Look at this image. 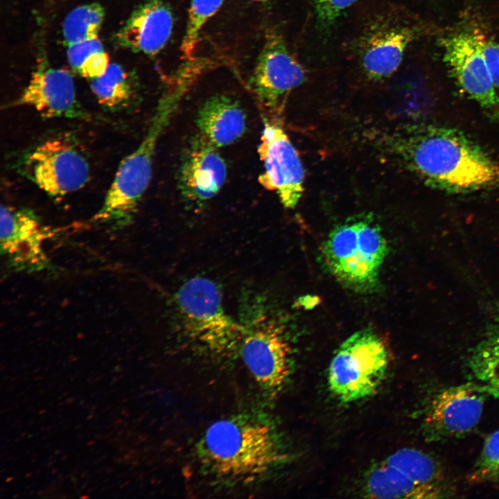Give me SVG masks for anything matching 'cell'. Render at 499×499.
<instances>
[{
	"label": "cell",
	"instance_id": "1",
	"mask_svg": "<svg viewBox=\"0 0 499 499\" xmlns=\"http://www.w3.org/2000/svg\"><path fill=\"white\" fill-rule=\"evenodd\" d=\"M390 145L428 185L453 193L499 189V164L458 130L414 125L394 134Z\"/></svg>",
	"mask_w": 499,
	"mask_h": 499
},
{
	"label": "cell",
	"instance_id": "2",
	"mask_svg": "<svg viewBox=\"0 0 499 499\" xmlns=\"http://www.w3.org/2000/svg\"><path fill=\"white\" fill-rule=\"evenodd\" d=\"M204 459L222 477L250 480L282 458L276 434L268 423L231 417L211 424L202 440Z\"/></svg>",
	"mask_w": 499,
	"mask_h": 499
},
{
	"label": "cell",
	"instance_id": "3",
	"mask_svg": "<svg viewBox=\"0 0 499 499\" xmlns=\"http://www.w3.org/2000/svg\"><path fill=\"white\" fill-rule=\"evenodd\" d=\"M191 83L189 79L177 76L165 89L142 141L119 164L95 220L122 225L132 219L150 182L159 138Z\"/></svg>",
	"mask_w": 499,
	"mask_h": 499
},
{
	"label": "cell",
	"instance_id": "4",
	"mask_svg": "<svg viewBox=\"0 0 499 499\" xmlns=\"http://www.w3.org/2000/svg\"><path fill=\"white\" fill-rule=\"evenodd\" d=\"M387 242L371 216L349 219L329 234L323 247L329 270L344 286L367 291L377 283Z\"/></svg>",
	"mask_w": 499,
	"mask_h": 499
},
{
	"label": "cell",
	"instance_id": "5",
	"mask_svg": "<svg viewBox=\"0 0 499 499\" xmlns=\"http://www.w3.org/2000/svg\"><path fill=\"white\" fill-rule=\"evenodd\" d=\"M366 493L373 498L431 499L450 493L444 472L430 455L401 448L369 471Z\"/></svg>",
	"mask_w": 499,
	"mask_h": 499
},
{
	"label": "cell",
	"instance_id": "6",
	"mask_svg": "<svg viewBox=\"0 0 499 499\" xmlns=\"http://www.w3.org/2000/svg\"><path fill=\"white\" fill-rule=\"evenodd\" d=\"M387 365V351L381 338L369 329L356 332L333 355L328 370L329 389L343 403L364 399L380 386Z\"/></svg>",
	"mask_w": 499,
	"mask_h": 499
},
{
	"label": "cell",
	"instance_id": "7",
	"mask_svg": "<svg viewBox=\"0 0 499 499\" xmlns=\"http://www.w3.org/2000/svg\"><path fill=\"white\" fill-rule=\"evenodd\" d=\"M178 309L189 335L213 351L229 349L243 329L226 313L218 285L204 277L186 281L177 295Z\"/></svg>",
	"mask_w": 499,
	"mask_h": 499
},
{
	"label": "cell",
	"instance_id": "8",
	"mask_svg": "<svg viewBox=\"0 0 499 499\" xmlns=\"http://www.w3.org/2000/svg\"><path fill=\"white\" fill-rule=\"evenodd\" d=\"M19 171L53 198L83 188L89 182L88 161L78 145L67 136L49 138L26 154Z\"/></svg>",
	"mask_w": 499,
	"mask_h": 499
},
{
	"label": "cell",
	"instance_id": "9",
	"mask_svg": "<svg viewBox=\"0 0 499 499\" xmlns=\"http://www.w3.org/2000/svg\"><path fill=\"white\" fill-rule=\"evenodd\" d=\"M417 29L394 10L374 15L354 40L353 52L360 71L370 81H382L401 66Z\"/></svg>",
	"mask_w": 499,
	"mask_h": 499
},
{
	"label": "cell",
	"instance_id": "10",
	"mask_svg": "<svg viewBox=\"0 0 499 499\" xmlns=\"http://www.w3.org/2000/svg\"><path fill=\"white\" fill-rule=\"evenodd\" d=\"M306 79V69L282 35L268 31L249 82L261 107L272 116H281L288 95Z\"/></svg>",
	"mask_w": 499,
	"mask_h": 499
},
{
	"label": "cell",
	"instance_id": "11",
	"mask_svg": "<svg viewBox=\"0 0 499 499\" xmlns=\"http://www.w3.org/2000/svg\"><path fill=\"white\" fill-rule=\"evenodd\" d=\"M263 171L259 182L274 191L286 208H294L304 192V170L299 154L277 121L264 118L258 146Z\"/></svg>",
	"mask_w": 499,
	"mask_h": 499
},
{
	"label": "cell",
	"instance_id": "12",
	"mask_svg": "<svg viewBox=\"0 0 499 499\" xmlns=\"http://www.w3.org/2000/svg\"><path fill=\"white\" fill-rule=\"evenodd\" d=\"M488 396L472 380L438 391L425 410L423 429L427 439L443 441L471 432L480 420Z\"/></svg>",
	"mask_w": 499,
	"mask_h": 499
},
{
	"label": "cell",
	"instance_id": "13",
	"mask_svg": "<svg viewBox=\"0 0 499 499\" xmlns=\"http://www.w3.org/2000/svg\"><path fill=\"white\" fill-rule=\"evenodd\" d=\"M482 35L461 33L442 40L444 62L461 89L480 105L491 107L499 103L483 54Z\"/></svg>",
	"mask_w": 499,
	"mask_h": 499
},
{
	"label": "cell",
	"instance_id": "14",
	"mask_svg": "<svg viewBox=\"0 0 499 499\" xmlns=\"http://www.w3.org/2000/svg\"><path fill=\"white\" fill-rule=\"evenodd\" d=\"M290 347L281 329L271 322L250 331L241 345L244 363L256 382L266 392L276 394L290 371Z\"/></svg>",
	"mask_w": 499,
	"mask_h": 499
},
{
	"label": "cell",
	"instance_id": "15",
	"mask_svg": "<svg viewBox=\"0 0 499 499\" xmlns=\"http://www.w3.org/2000/svg\"><path fill=\"white\" fill-rule=\"evenodd\" d=\"M201 134L193 137L183 151L177 171V187L184 199L201 204L213 198L225 182V159Z\"/></svg>",
	"mask_w": 499,
	"mask_h": 499
},
{
	"label": "cell",
	"instance_id": "16",
	"mask_svg": "<svg viewBox=\"0 0 499 499\" xmlns=\"http://www.w3.org/2000/svg\"><path fill=\"white\" fill-rule=\"evenodd\" d=\"M15 105L30 107L45 118L88 117L77 100L71 73L44 62L34 70Z\"/></svg>",
	"mask_w": 499,
	"mask_h": 499
},
{
	"label": "cell",
	"instance_id": "17",
	"mask_svg": "<svg viewBox=\"0 0 499 499\" xmlns=\"http://www.w3.org/2000/svg\"><path fill=\"white\" fill-rule=\"evenodd\" d=\"M173 25V14L166 1L147 0L132 12L115 41L121 48L155 55L168 43Z\"/></svg>",
	"mask_w": 499,
	"mask_h": 499
},
{
	"label": "cell",
	"instance_id": "18",
	"mask_svg": "<svg viewBox=\"0 0 499 499\" xmlns=\"http://www.w3.org/2000/svg\"><path fill=\"white\" fill-rule=\"evenodd\" d=\"M0 218L1 254L16 268L42 265L41 243L46 231L34 212L1 204Z\"/></svg>",
	"mask_w": 499,
	"mask_h": 499
},
{
	"label": "cell",
	"instance_id": "19",
	"mask_svg": "<svg viewBox=\"0 0 499 499\" xmlns=\"http://www.w3.org/2000/svg\"><path fill=\"white\" fill-rule=\"evenodd\" d=\"M246 115L239 102L225 94L207 99L200 107L195 124L200 134L217 148L230 145L244 134Z\"/></svg>",
	"mask_w": 499,
	"mask_h": 499
},
{
	"label": "cell",
	"instance_id": "20",
	"mask_svg": "<svg viewBox=\"0 0 499 499\" xmlns=\"http://www.w3.org/2000/svg\"><path fill=\"white\" fill-rule=\"evenodd\" d=\"M90 87L98 103L111 110L129 107L137 97L133 77L116 63H110L102 76L91 79Z\"/></svg>",
	"mask_w": 499,
	"mask_h": 499
},
{
	"label": "cell",
	"instance_id": "21",
	"mask_svg": "<svg viewBox=\"0 0 499 499\" xmlns=\"http://www.w3.org/2000/svg\"><path fill=\"white\" fill-rule=\"evenodd\" d=\"M471 380L499 401V328L477 344L469 358Z\"/></svg>",
	"mask_w": 499,
	"mask_h": 499
},
{
	"label": "cell",
	"instance_id": "22",
	"mask_svg": "<svg viewBox=\"0 0 499 499\" xmlns=\"http://www.w3.org/2000/svg\"><path fill=\"white\" fill-rule=\"evenodd\" d=\"M104 17V8L98 3L73 8L62 24V35L67 46L97 37Z\"/></svg>",
	"mask_w": 499,
	"mask_h": 499
},
{
	"label": "cell",
	"instance_id": "23",
	"mask_svg": "<svg viewBox=\"0 0 499 499\" xmlns=\"http://www.w3.org/2000/svg\"><path fill=\"white\" fill-rule=\"evenodd\" d=\"M67 55L70 66L91 80L102 76L110 64L98 37L67 46Z\"/></svg>",
	"mask_w": 499,
	"mask_h": 499
},
{
	"label": "cell",
	"instance_id": "24",
	"mask_svg": "<svg viewBox=\"0 0 499 499\" xmlns=\"http://www.w3.org/2000/svg\"><path fill=\"white\" fill-rule=\"evenodd\" d=\"M225 0H191L185 33L181 44L183 58H193L202 27L221 8Z\"/></svg>",
	"mask_w": 499,
	"mask_h": 499
},
{
	"label": "cell",
	"instance_id": "25",
	"mask_svg": "<svg viewBox=\"0 0 499 499\" xmlns=\"http://www.w3.org/2000/svg\"><path fill=\"white\" fill-rule=\"evenodd\" d=\"M469 480L473 483L499 482V429L487 437Z\"/></svg>",
	"mask_w": 499,
	"mask_h": 499
},
{
	"label": "cell",
	"instance_id": "26",
	"mask_svg": "<svg viewBox=\"0 0 499 499\" xmlns=\"http://www.w3.org/2000/svg\"><path fill=\"white\" fill-rule=\"evenodd\" d=\"M358 1L313 0L318 24L322 28H329L347 8Z\"/></svg>",
	"mask_w": 499,
	"mask_h": 499
},
{
	"label": "cell",
	"instance_id": "27",
	"mask_svg": "<svg viewBox=\"0 0 499 499\" xmlns=\"http://www.w3.org/2000/svg\"><path fill=\"white\" fill-rule=\"evenodd\" d=\"M482 51L493 83L499 87V44L484 39Z\"/></svg>",
	"mask_w": 499,
	"mask_h": 499
},
{
	"label": "cell",
	"instance_id": "28",
	"mask_svg": "<svg viewBox=\"0 0 499 499\" xmlns=\"http://www.w3.org/2000/svg\"><path fill=\"white\" fill-rule=\"evenodd\" d=\"M317 300L315 297H311V296H306L304 297L303 299H301V305H303L306 308H312L317 304Z\"/></svg>",
	"mask_w": 499,
	"mask_h": 499
},
{
	"label": "cell",
	"instance_id": "29",
	"mask_svg": "<svg viewBox=\"0 0 499 499\" xmlns=\"http://www.w3.org/2000/svg\"><path fill=\"white\" fill-rule=\"evenodd\" d=\"M252 1H259V2H267V1H270V0H252Z\"/></svg>",
	"mask_w": 499,
	"mask_h": 499
}]
</instances>
